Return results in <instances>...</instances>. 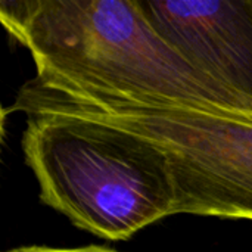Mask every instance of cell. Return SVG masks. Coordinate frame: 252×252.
Returning a JSON list of instances; mask_svg holds the SVG:
<instances>
[{
  "label": "cell",
  "instance_id": "obj_1",
  "mask_svg": "<svg viewBox=\"0 0 252 252\" xmlns=\"http://www.w3.org/2000/svg\"><path fill=\"white\" fill-rule=\"evenodd\" d=\"M0 19L37 75L128 99L252 115V102L192 66L137 0H0Z\"/></svg>",
  "mask_w": 252,
  "mask_h": 252
},
{
  "label": "cell",
  "instance_id": "obj_2",
  "mask_svg": "<svg viewBox=\"0 0 252 252\" xmlns=\"http://www.w3.org/2000/svg\"><path fill=\"white\" fill-rule=\"evenodd\" d=\"M22 149L41 201L77 227L127 241L176 214L170 157L128 128L83 117H28Z\"/></svg>",
  "mask_w": 252,
  "mask_h": 252
},
{
  "label": "cell",
  "instance_id": "obj_3",
  "mask_svg": "<svg viewBox=\"0 0 252 252\" xmlns=\"http://www.w3.org/2000/svg\"><path fill=\"white\" fill-rule=\"evenodd\" d=\"M15 111L92 118L143 134L170 157L176 214L252 220V115L143 102L43 78L22 86Z\"/></svg>",
  "mask_w": 252,
  "mask_h": 252
},
{
  "label": "cell",
  "instance_id": "obj_4",
  "mask_svg": "<svg viewBox=\"0 0 252 252\" xmlns=\"http://www.w3.org/2000/svg\"><path fill=\"white\" fill-rule=\"evenodd\" d=\"M192 66L252 102V0H137Z\"/></svg>",
  "mask_w": 252,
  "mask_h": 252
},
{
  "label": "cell",
  "instance_id": "obj_5",
  "mask_svg": "<svg viewBox=\"0 0 252 252\" xmlns=\"http://www.w3.org/2000/svg\"><path fill=\"white\" fill-rule=\"evenodd\" d=\"M6 252H118L105 247H81V248H52V247H21Z\"/></svg>",
  "mask_w": 252,
  "mask_h": 252
}]
</instances>
